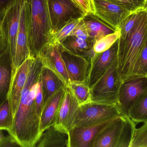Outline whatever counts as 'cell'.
I'll list each match as a JSON object with an SVG mask.
<instances>
[{"instance_id": "obj_20", "label": "cell", "mask_w": 147, "mask_h": 147, "mask_svg": "<svg viewBox=\"0 0 147 147\" xmlns=\"http://www.w3.org/2000/svg\"><path fill=\"white\" fill-rule=\"evenodd\" d=\"M12 77V62L7 46L0 55V105L8 97Z\"/></svg>"}, {"instance_id": "obj_5", "label": "cell", "mask_w": 147, "mask_h": 147, "mask_svg": "<svg viewBox=\"0 0 147 147\" xmlns=\"http://www.w3.org/2000/svg\"><path fill=\"white\" fill-rule=\"evenodd\" d=\"M122 81L117 68V60L90 88L91 101L116 105Z\"/></svg>"}, {"instance_id": "obj_15", "label": "cell", "mask_w": 147, "mask_h": 147, "mask_svg": "<svg viewBox=\"0 0 147 147\" xmlns=\"http://www.w3.org/2000/svg\"><path fill=\"white\" fill-rule=\"evenodd\" d=\"M39 57L44 67L49 68L63 81L66 86L69 81L62 58L60 44L49 43L41 51Z\"/></svg>"}, {"instance_id": "obj_33", "label": "cell", "mask_w": 147, "mask_h": 147, "mask_svg": "<svg viewBox=\"0 0 147 147\" xmlns=\"http://www.w3.org/2000/svg\"><path fill=\"white\" fill-rule=\"evenodd\" d=\"M141 76L147 77V44L144 47L138 61L136 77Z\"/></svg>"}, {"instance_id": "obj_24", "label": "cell", "mask_w": 147, "mask_h": 147, "mask_svg": "<svg viewBox=\"0 0 147 147\" xmlns=\"http://www.w3.org/2000/svg\"><path fill=\"white\" fill-rule=\"evenodd\" d=\"M127 117L136 123L147 122V94L140 97L134 103Z\"/></svg>"}, {"instance_id": "obj_19", "label": "cell", "mask_w": 147, "mask_h": 147, "mask_svg": "<svg viewBox=\"0 0 147 147\" xmlns=\"http://www.w3.org/2000/svg\"><path fill=\"white\" fill-rule=\"evenodd\" d=\"M66 86L57 92L45 105L40 117L41 132L55 123L58 109L65 94Z\"/></svg>"}, {"instance_id": "obj_31", "label": "cell", "mask_w": 147, "mask_h": 147, "mask_svg": "<svg viewBox=\"0 0 147 147\" xmlns=\"http://www.w3.org/2000/svg\"><path fill=\"white\" fill-rule=\"evenodd\" d=\"M143 10L131 13L121 23L119 28L120 38H124L129 33Z\"/></svg>"}, {"instance_id": "obj_10", "label": "cell", "mask_w": 147, "mask_h": 147, "mask_svg": "<svg viewBox=\"0 0 147 147\" xmlns=\"http://www.w3.org/2000/svg\"><path fill=\"white\" fill-rule=\"evenodd\" d=\"M93 1L95 9L93 15L115 31L119 30L121 23L132 13L106 0Z\"/></svg>"}, {"instance_id": "obj_21", "label": "cell", "mask_w": 147, "mask_h": 147, "mask_svg": "<svg viewBox=\"0 0 147 147\" xmlns=\"http://www.w3.org/2000/svg\"><path fill=\"white\" fill-rule=\"evenodd\" d=\"M94 41L89 38L82 39L74 36H68L60 44L72 54L92 59L95 55L93 50Z\"/></svg>"}, {"instance_id": "obj_17", "label": "cell", "mask_w": 147, "mask_h": 147, "mask_svg": "<svg viewBox=\"0 0 147 147\" xmlns=\"http://www.w3.org/2000/svg\"><path fill=\"white\" fill-rule=\"evenodd\" d=\"M125 116L116 117L96 137L93 147H117Z\"/></svg>"}, {"instance_id": "obj_26", "label": "cell", "mask_w": 147, "mask_h": 147, "mask_svg": "<svg viewBox=\"0 0 147 147\" xmlns=\"http://www.w3.org/2000/svg\"><path fill=\"white\" fill-rule=\"evenodd\" d=\"M135 126L136 123L125 116L117 147H130Z\"/></svg>"}, {"instance_id": "obj_6", "label": "cell", "mask_w": 147, "mask_h": 147, "mask_svg": "<svg viewBox=\"0 0 147 147\" xmlns=\"http://www.w3.org/2000/svg\"><path fill=\"white\" fill-rule=\"evenodd\" d=\"M52 36L70 21L85 17L73 0H46Z\"/></svg>"}, {"instance_id": "obj_36", "label": "cell", "mask_w": 147, "mask_h": 147, "mask_svg": "<svg viewBox=\"0 0 147 147\" xmlns=\"http://www.w3.org/2000/svg\"><path fill=\"white\" fill-rule=\"evenodd\" d=\"M84 12L85 15L94 14L95 13L93 0H73Z\"/></svg>"}, {"instance_id": "obj_2", "label": "cell", "mask_w": 147, "mask_h": 147, "mask_svg": "<svg viewBox=\"0 0 147 147\" xmlns=\"http://www.w3.org/2000/svg\"><path fill=\"white\" fill-rule=\"evenodd\" d=\"M147 44V9L143 10L129 33L118 40L117 68L121 81L136 77L138 61Z\"/></svg>"}, {"instance_id": "obj_4", "label": "cell", "mask_w": 147, "mask_h": 147, "mask_svg": "<svg viewBox=\"0 0 147 147\" xmlns=\"http://www.w3.org/2000/svg\"><path fill=\"white\" fill-rule=\"evenodd\" d=\"M123 115L117 104L88 101L79 105L72 127L92 125Z\"/></svg>"}, {"instance_id": "obj_30", "label": "cell", "mask_w": 147, "mask_h": 147, "mask_svg": "<svg viewBox=\"0 0 147 147\" xmlns=\"http://www.w3.org/2000/svg\"><path fill=\"white\" fill-rule=\"evenodd\" d=\"M130 147H147V122L138 128L136 123Z\"/></svg>"}, {"instance_id": "obj_32", "label": "cell", "mask_w": 147, "mask_h": 147, "mask_svg": "<svg viewBox=\"0 0 147 147\" xmlns=\"http://www.w3.org/2000/svg\"><path fill=\"white\" fill-rule=\"evenodd\" d=\"M84 18V17H83ZM77 19L70 21L59 32L52 36L50 42L54 44H60L66 37L69 35L76 26L79 23L82 18Z\"/></svg>"}, {"instance_id": "obj_11", "label": "cell", "mask_w": 147, "mask_h": 147, "mask_svg": "<svg viewBox=\"0 0 147 147\" xmlns=\"http://www.w3.org/2000/svg\"><path fill=\"white\" fill-rule=\"evenodd\" d=\"M60 50L69 81L87 82L91 59L72 54L61 45Z\"/></svg>"}, {"instance_id": "obj_13", "label": "cell", "mask_w": 147, "mask_h": 147, "mask_svg": "<svg viewBox=\"0 0 147 147\" xmlns=\"http://www.w3.org/2000/svg\"><path fill=\"white\" fill-rule=\"evenodd\" d=\"M116 118L92 125L72 127L69 131V147H93L99 133Z\"/></svg>"}, {"instance_id": "obj_29", "label": "cell", "mask_w": 147, "mask_h": 147, "mask_svg": "<svg viewBox=\"0 0 147 147\" xmlns=\"http://www.w3.org/2000/svg\"><path fill=\"white\" fill-rule=\"evenodd\" d=\"M122 8L133 12L147 9V0H106Z\"/></svg>"}, {"instance_id": "obj_7", "label": "cell", "mask_w": 147, "mask_h": 147, "mask_svg": "<svg viewBox=\"0 0 147 147\" xmlns=\"http://www.w3.org/2000/svg\"><path fill=\"white\" fill-rule=\"evenodd\" d=\"M147 94V77H134L124 81L119 91L117 105L123 115L127 116L134 103Z\"/></svg>"}, {"instance_id": "obj_1", "label": "cell", "mask_w": 147, "mask_h": 147, "mask_svg": "<svg viewBox=\"0 0 147 147\" xmlns=\"http://www.w3.org/2000/svg\"><path fill=\"white\" fill-rule=\"evenodd\" d=\"M43 67L40 58H34L13 117L12 127L8 131L21 147H35L42 134L35 97L37 83Z\"/></svg>"}, {"instance_id": "obj_39", "label": "cell", "mask_w": 147, "mask_h": 147, "mask_svg": "<svg viewBox=\"0 0 147 147\" xmlns=\"http://www.w3.org/2000/svg\"><path fill=\"white\" fill-rule=\"evenodd\" d=\"M6 46L5 38V35L2 30V25H1V19L0 18V55L5 49Z\"/></svg>"}, {"instance_id": "obj_27", "label": "cell", "mask_w": 147, "mask_h": 147, "mask_svg": "<svg viewBox=\"0 0 147 147\" xmlns=\"http://www.w3.org/2000/svg\"><path fill=\"white\" fill-rule=\"evenodd\" d=\"M120 36L119 30L115 31L95 40L93 45L94 53L98 54L109 49L117 41Z\"/></svg>"}, {"instance_id": "obj_3", "label": "cell", "mask_w": 147, "mask_h": 147, "mask_svg": "<svg viewBox=\"0 0 147 147\" xmlns=\"http://www.w3.org/2000/svg\"><path fill=\"white\" fill-rule=\"evenodd\" d=\"M29 42L32 57L37 58L52 38L46 0H28Z\"/></svg>"}, {"instance_id": "obj_40", "label": "cell", "mask_w": 147, "mask_h": 147, "mask_svg": "<svg viewBox=\"0 0 147 147\" xmlns=\"http://www.w3.org/2000/svg\"><path fill=\"white\" fill-rule=\"evenodd\" d=\"M4 136V134L3 133L2 130H0V142H1V140Z\"/></svg>"}, {"instance_id": "obj_16", "label": "cell", "mask_w": 147, "mask_h": 147, "mask_svg": "<svg viewBox=\"0 0 147 147\" xmlns=\"http://www.w3.org/2000/svg\"><path fill=\"white\" fill-rule=\"evenodd\" d=\"M79 103L67 86L56 117L54 125L69 131L72 128Z\"/></svg>"}, {"instance_id": "obj_9", "label": "cell", "mask_w": 147, "mask_h": 147, "mask_svg": "<svg viewBox=\"0 0 147 147\" xmlns=\"http://www.w3.org/2000/svg\"><path fill=\"white\" fill-rule=\"evenodd\" d=\"M23 1L16 0L7 7L1 18L2 30L11 59L14 56L16 50V39Z\"/></svg>"}, {"instance_id": "obj_22", "label": "cell", "mask_w": 147, "mask_h": 147, "mask_svg": "<svg viewBox=\"0 0 147 147\" xmlns=\"http://www.w3.org/2000/svg\"><path fill=\"white\" fill-rule=\"evenodd\" d=\"M40 79L45 105L51 96L66 85L55 73L45 67H43Z\"/></svg>"}, {"instance_id": "obj_12", "label": "cell", "mask_w": 147, "mask_h": 147, "mask_svg": "<svg viewBox=\"0 0 147 147\" xmlns=\"http://www.w3.org/2000/svg\"><path fill=\"white\" fill-rule=\"evenodd\" d=\"M117 51L118 40L109 49L95 54L91 59V67L87 81L90 88L117 60Z\"/></svg>"}, {"instance_id": "obj_28", "label": "cell", "mask_w": 147, "mask_h": 147, "mask_svg": "<svg viewBox=\"0 0 147 147\" xmlns=\"http://www.w3.org/2000/svg\"><path fill=\"white\" fill-rule=\"evenodd\" d=\"M13 118L7 98L0 105V130L9 131L13 125Z\"/></svg>"}, {"instance_id": "obj_35", "label": "cell", "mask_w": 147, "mask_h": 147, "mask_svg": "<svg viewBox=\"0 0 147 147\" xmlns=\"http://www.w3.org/2000/svg\"><path fill=\"white\" fill-rule=\"evenodd\" d=\"M83 18L81 19L79 23L76 26L69 36H75L78 38L85 40L89 38Z\"/></svg>"}, {"instance_id": "obj_18", "label": "cell", "mask_w": 147, "mask_h": 147, "mask_svg": "<svg viewBox=\"0 0 147 147\" xmlns=\"http://www.w3.org/2000/svg\"><path fill=\"white\" fill-rule=\"evenodd\" d=\"M69 131L53 125L42 132L35 147H69Z\"/></svg>"}, {"instance_id": "obj_38", "label": "cell", "mask_w": 147, "mask_h": 147, "mask_svg": "<svg viewBox=\"0 0 147 147\" xmlns=\"http://www.w3.org/2000/svg\"><path fill=\"white\" fill-rule=\"evenodd\" d=\"M16 0H0V18H1L7 7Z\"/></svg>"}, {"instance_id": "obj_8", "label": "cell", "mask_w": 147, "mask_h": 147, "mask_svg": "<svg viewBox=\"0 0 147 147\" xmlns=\"http://www.w3.org/2000/svg\"><path fill=\"white\" fill-rule=\"evenodd\" d=\"M29 6L28 0H23L19 26L16 39V50L12 58V73L31 57L29 42Z\"/></svg>"}, {"instance_id": "obj_25", "label": "cell", "mask_w": 147, "mask_h": 147, "mask_svg": "<svg viewBox=\"0 0 147 147\" xmlns=\"http://www.w3.org/2000/svg\"><path fill=\"white\" fill-rule=\"evenodd\" d=\"M67 86L75 97L79 105L91 101L90 88L86 82L69 81Z\"/></svg>"}, {"instance_id": "obj_23", "label": "cell", "mask_w": 147, "mask_h": 147, "mask_svg": "<svg viewBox=\"0 0 147 147\" xmlns=\"http://www.w3.org/2000/svg\"><path fill=\"white\" fill-rule=\"evenodd\" d=\"M89 38L94 41L115 31L98 19L93 14L86 15L83 18Z\"/></svg>"}, {"instance_id": "obj_14", "label": "cell", "mask_w": 147, "mask_h": 147, "mask_svg": "<svg viewBox=\"0 0 147 147\" xmlns=\"http://www.w3.org/2000/svg\"><path fill=\"white\" fill-rule=\"evenodd\" d=\"M33 57H29L12 73L11 82L8 95L13 117L18 109L22 92L26 83Z\"/></svg>"}, {"instance_id": "obj_37", "label": "cell", "mask_w": 147, "mask_h": 147, "mask_svg": "<svg viewBox=\"0 0 147 147\" xmlns=\"http://www.w3.org/2000/svg\"><path fill=\"white\" fill-rule=\"evenodd\" d=\"M20 147L15 139L11 135L3 137L0 142V147Z\"/></svg>"}, {"instance_id": "obj_34", "label": "cell", "mask_w": 147, "mask_h": 147, "mask_svg": "<svg viewBox=\"0 0 147 147\" xmlns=\"http://www.w3.org/2000/svg\"><path fill=\"white\" fill-rule=\"evenodd\" d=\"M35 101L37 113L40 118L41 113L44 106L43 94L42 89L40 75L36 86Z\"/></svg>"}]
</instances>
